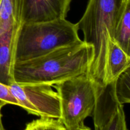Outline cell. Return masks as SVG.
<instances>
[{"mask_svg": "<svg viewBox=\"0 0 130 130\" xmlns=\"http://www.w3.org/2000/svg\"><path fill=\"white\" fill-rule=\"evenodd\" d=\"M93 55V46L81 39L38 58L15 62L14 80L17 83L52 86L87 74Z\"/></svg>", "mask_w": 130, "mask_h": 130, "instance_id": "obj_1", "label": "cell"}, {"mask_svg": "<svg viewBox=\"0 0 130 130\" xmlns=\"http://www.w3.org/2000/svg\"><path fill=\"white\" fill-rule=\"evenodd\" d=\"M128 0H89L83 15L77 23L84 41L93 47L94 55L87 72L99 91L106 87L109 42Z\"/></svg>", "mask_w": 130, "mask_h": 130, "instance_id": "obj_2", "label": "cell"}, {"mask_svg": "<svg viewBox=\"0 0 130 130\" xmlns=\"http://www.w3.org/2000/svg\"><path fill=\"white\" fill-rule=\"evenodd\" d=\"M79 27L64 19L23 24L15 50V62L43 56L49 52L81 40Z\"/></svg>", "mask_w": 130, "mask_h": 130, "instance_id": "obj_3", "label": "cell"}, {"mask_svg": "<svg viewBox=\"0 0 130 130\" xmlns=\"http://www.w3.org/2000/svg\"><path fill=\"white\" fill-rule=\"evenodd\" d=\"M60 98L59 120L66 130H91L85 124L91 116L97 100V88L86 74L53 85Z\"/></svg>", "mask_w": 130, "mask_h": 130, "instance_id": "obj_4", "label": "cell"}, {"mask_svg": "<svg viewBox=\"0 0 130 130\" xmlns=\"http://www.w3.org/2000/svg\"><path fill=\"white\" fill-rule=\"evenodd\" d=\"M20 107L28 114L40 118L58 119L61 116L60 101L57 91L45 84H20L9 86Z\"/></svg>", "mask_w": 130, "mask_h": 130, "instance_id": "obj_5", "label": "cell"}, {"mask_svg": "<svg viewBox=\"0 0 130 130\" xmlns=\"http://www.w3.org/2000/svg\"><path fill=\"white\" fill-rule=\"evenodd\" d=\"M72 0H23V24L42 22L67 17Z\"/></svg>", "mask_w": 130, "mask_h": 130, "instance_id": "obj_6", "label": "cell"}, {"mask_svg": "<svg viewBox=\"0 0 130 130\" xmlns=\"http://www.w3.org/2000/svg\"><path fill=\"white\" fill-rule=\"evenodd\" d=\"M129 66L130 56L114 40L110 41L107 57V85L115 82Z\"/></svg>", "mask_w": 130, "mask_h": 130, "instance_id": "obj_7", "label": "cell"}, {"mask_svg": "<svg viewBox=\"0 0 130 130\" xmlns=\"http://www.w3.org/2000/svg\"><path fill=\"white\" fill-rule=\"evenodd\" d=\"M113 40L130 56V0H128L114 32Z\"/></svg>", "mask_w": 130, "mask_h": 130, "instance_id": "obj_8", "label": "cell"}, {"mask_svg": "<svg viewBox=\"0 0 130 130\" xmlns=\"http://www.w3.org/2000/svg\"><path fill=\"white\" fill-rule=\"evenodd\" d=\"M114 91L119 104H130V66L115 81Z\"/></svg>", "mask_w": 130, "mask_h": 130, "instance_id": "obj_9", "label": "cell"}, {"mask_svg": "<svg viewBox=\"0 0 130 130\" xmlns=\"http://www.w3.org/2000/svg\"><path fill=\"white\" fill-rule=\"evenodd\" d=\"M95 130H128L123 105H119L110 119L104 125L95 128Z\"/></svg>", "mask_w": 130, "mask_h": 130, "instance_id": "obj_10", "label": "cell"}, {"mask_svg": "<svg viewBox=\"0 0 130 130\" xmlns=\"http://www.w3.org/2000/svg\"><path fill=\"white\" fill-rule=\"evenodd\" d=\"M24 130H66L58 119L40 118L26 124Z\"/></svg>", "mask_w": 130, "mask_h": 130, "instance_id": "obj_11", "label": "cell"}, {"mask_svg": "<svg viewBox=\"0 0 130 130\" xmlns=\"http://www.w3.org/2000/svg\"><path fill=\"white\" fill-rule=\"evenodd\" d=\"M0 100L5 102L7 104H12L20 107V104L12 95L10 90L9 86L0 83Z\"/></svg>", "mask_w": 130, "mask_h": 130, "instance_id": "obj_12", "label": "cell"}, {"mask_svg": "<svg viewBox=\"0 0 130 130\" xmlns=\"http://www.w3.org/2000/svg\"><path fill=\"white\" fill-rule=\"evenodd\" d=\"M7 104V103L3 101V100H0V130H5V128H4L3 124L2 121V112H1V110H2L3 107L5 105H6Z\"/></svg>", "mask_w": 130, "mask_h": 130, "instance_id": "obj_13", "label": "cell"}, {"mask_svg": "<svg viewBox=\"0 0 130 130\" xmlns=\"http://www.w3.org/2000/svg\"><path fill=\"white\" fill-rule=\"evenodd\" d=\"M78 130H82V129H78Z\"/></svg>", "mask_w": 130, "mask_h": 130, "instance_id": "obj_14", "label": "cell"}]
</instances>
